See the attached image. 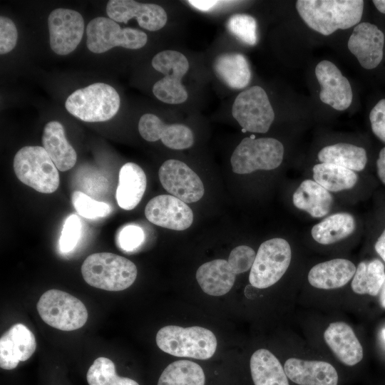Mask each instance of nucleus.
<instances>
[{
  "mask_svg": "<svg viewBox=\"0 0 385 385\" xmlns=\"http://www.w3.org/2000/svg\"><path fill=\"white\" fill-rule=\"evenodd\" d=\"M362 0H298L296 8L306 24L328 36L338 29H347L361 21Z\"/></svg>",
  "mask_w": 385,
  "mask_h": 385,
  "instance_id": "f257e3e1",
  "label": "nucleus"
},
{
  "mask_svg": "<svg viewBox=\"0 0 385 385\" xmlns=\"http://www.w3.org/2000/svg\"><path fill=\"white\" fill-rule=\"evenodd\" d=\"M137 272L133 262L111 252L91 254L81 266L82 276L87 284L107 291L128 288L135 282Z\"/></svg>",
  "mask_w": 385,
  "mask_h": 385,
  "instance_id": "f03ea898",
  "label": "nucleus"
},
{
  "mask_svg": "<svg viewBox=\"0 0 385 385\" xmlns=\"http://www.w3.org/2000/svg\"><path fill=\"white\" fill-rule=\"evenodd\" d=\"M156 344L175 356L207 359L216 351L217 339L212 332L203 327L168 325L158 332Z\"/></svg>",
  "mask_w": 385,
  "mask_h": 385,
  "instance_id": "7ed1b4c3",
  "label": "nucleus"
},
{
  "mask_svg": "<svg viewBox=\"0 0 385 385\" xmlns=\"http://www.w3.org/2000/svg\"><path fill=\"white\" fill-rule=\"evenodd\" d=\"M115 89L104 83H95L78 89L66 99L65 107L74 117L85 122H103L111 119L120 108Z\"/></svg>",
  "mask_w": 385,
  "mask_h": 385,
  "instance_id": "20e7f679",
  "label": "nucleus"
},
{
  "mask_svg": "<svg viewBox=\"0 0 385 385\" xmlns=\"http://www.w3.org/2000/svg\"><path fill=\"white\" fill-rule=\"evenodd\" d=\"M13 165L17 178L37 192L52 193L58 189V169L43 147L21 148L16 153Z\"/></svg>",
  "mask_w": 385,
  "mask_h": 385,
  "instance_id": "39448f33",
  "label": "nucleus"
},
{
  "mask_svg": "<svg viewBox=\"0 0 385 385\" xmlns=\"http://www.w3.org/2000/svg\"><path fill=\"white\" fill-rule=\"evenodd\" d=\"M37 310L43 321L62 331L82 327L88 319L84 304L74 296L58 289L44 292L37 302Z\"/></svg>",
  "mask_w": 385,
  "mask_h": 385,
  "instance_id": "423d86ee",
  "label": "nucleus"
},
{
  "mask_svg": "<svg viewBox=\"0 0 385 385\" xmlns=\"http://www.w3.org/2000/svg\"><path fill=\"white\" fill-rule=\"evenodd\" d=\"M283 156L284 146L277 139L245 138L232 154V170L237 174L273 170L280 165Z\"/></svg>",
  "mask_w": 385,
  "mask_h": 385,
  "instance_id": "0eeeda50",
  "label": "nucleus"
},
{
  "mask_svg": "<svg viewBox=\"0 0 385 385\" xmlns=\"http://www.w3.org/2000/svg\"><path fill=\"white\" fill-rule=\"evenodd\" d=\"M291 258V247L284 239L276 237L262 242L250 269V284L257 289L274 284L287 270Z\"/></svg>",
  "mask_w": 385,
  "mask_h": 385,
  "instance_id": "6e6552de",
  "label": "nucleus"
},
{
  "mask_svg": "<svg viewBox=\"0 0 385 385\" xmlns=\"http://www.w3.org/2000/svg\"><path fill=\"white\" fill-rule=\"evenodd\" d=\"M151 64L154 69L165 76L153 85L154 96L169 104L185 102L188 99V92L181 80L189 69L187 58L178 51L165 50L157 53Z\"/></svg>",
  "mask_w": 385,
  "mask_h": 385,
  "instance_id": "1a4fd4ad",
  "label": "nucleus"
},
{
  "mask_svg": "<svg viewBox=\"0 0 385 385\" xmlns=\"http://www.w3.org/2000/svg\"><path fill=\"white\" fill-rule=\"evenodd\" d=\"M86 35L87 48L95 53H104L115 46L138 49L148 41L145 32L128 27L122 29L117 22L106 17L92 19L86 27Z\"/></svg>",
  "mask_w": 385,
  "mask_h": 385,
  "instance_id": "9d476101",
  "label": "nucleus"
},
{
  "mask_svg": "<svg viewBox=\"0 0 385 385\" xmlns=\"http://www.w3.org/2000/svg\"><path fill=\"white\" fill-rule=\"evenodd\" d=\"M232 114L242 131L265 133L274 119V113L265 90L252 86L237 95Z\"/></svg>",
  "mask_w": 385,
  "mask_h": 385,
  "instance_id": "9b49d317",
  "label": "nucleus"
},
{
  "mask_svg": "<svg viewBox=\"0 0 385 385\" xmlns=\"http://www.w3.org/2000/svg\"><path fill=\"white\" fill-rule=\"evenodd\" d=\"M158 177L166 191L186 203L197 202L204 195L200 177L182 161H165L159 168Z\"/></svg>",
  "mask_w": 385,
  "mask_h": 385,
  "instance_id": "f8f14e48",
  "label": "nucleus"
},
{
  "mask_svg": "<svg viewBox=\"0 0 385 385\" xmlns=\"http://www.w3.org/2000/svg\"><path fill=\"white\" fill-rule=\"evenodd\" d=\"M50 46L58 55L73 51L81 41L84 30L83 19L80 13L58 8L48 17Z\"/></svg>",
  "mask_w": 385,
  "mask_h": 385,
  "instance_id": "ddd939ff",
  "label": "nucleus"
},
{
  "mask_svg": "<svg viewBox=\"0 0 385 385\" xmlns=\"http://www.w3.org/2000/svg\"><path fill=\"white\" fill-rule=\"evenodd\" d=\"M384 44V32L376 24L362 22L354 28L347 46L364 68L372 70L383 61Z\"/></svg>",
  "mask_w": 385,
  "mask_h": 385,
  "instance_id": "4468645a",
  "label": "nucleus"
},
{
  "mask_svg": "<svg viewBox=\"0 0 385 385\" xmlns=\"http://www.w3.org/2000/svg\"><path fill=\"white\" fill-rule=\"evenodd\" d=\"M145 215L148 220L158 226L185 230L193 221V213L186 202L170 195L152 198L146 205Z\"/></svg>",
  "mask_w": 385,
  "mask_h": 385,
  "instance_id": "2eb2a0df",
  "label": "nucleus"
},
{
  "mask_svg": "<svg viewBox=\"0 0 385 385\" xmlns=\"http://www.w3.org/2000/svg\"><path fill=\"white\" fill-rule=\"evenodd\" d=\"M106 13L115 22L127 24L135 18L141 28L150 31L160 30L168 20L167 14L160 6L133 0H111L107 3Z\"/></svg>",
  "mask_w": 385,
  "mask_h": 385,
  "instance_id": "dca6fc26",
  "label": "nucleus"
},
{
  "mask_svg": "<svg viewBox=\"0 0 385 385\" xmlns=\"http://www.w3.org/2000/svg\"><path fill=\"white\" fill-rule=\"evenodd\" d=\"M320 85V100L337 111L347 109L352 102L351 86L346 77L332 62L324 60L315 68Z\"/></svg>",
  "mask_w": 385,
  "mask_h": 385,
  "instance_id": "f3484780",
  "label": "nucleus"
},
{
  "mask_svg": "<svg viewBox=\"0 0 385 385\" xmlns=\"http://www.w3.org/2000/svg\"><path fill=\"white\" fill-rule=\"evenodd\" d=\"M138 131L145 140H161L166 147L174 150L188 148L194 143L193 133L188 126L180 123L167 125L152 113H145L140 117Z\"/></svg>",
  "mask_w": 385,
  "mask_h": 385,
  "instance_id": "a211bd4d",
  "label": "nucleus"
},
{
  "mask_svg": "<svg viewBox=\"0 0 385 385\" xmlns=\"http://www.w3.org/2000/svg\"><path fill=\"white\" fill-rule=\"evenodd\" d=\"M36 342L32 332L23 324L11 327L0 339V366L14 369L19 361L29 359L34 353Z\"/></svg>",
  "mask_w": 385,
  "mask_h": 385,
  "instance_id": "6ab92c4d",
  "label": "nucleus"
},
{
  "mask_svg": "<svg viewBox=\"0 0 385 385\" xmlns=\"http://www.w3.org/2000/svg\"><path fill=\"white\" fill-rule=\"evenodd\" d=\"M284 369L289 381L297 385H338L339 374L330 363L321 360L289 358Z\"/></svg>",
  "mask_w": 385,
  "mask_h": 385,
  "instance_id": "aec40b11",
  "label": "nucleus"
},
{
  "mask_svg": "<svg viewBox=\"0 0 385 385\" xmlns=\"http://www.w3.org/2000/svg\"><path fill=\"white\" fill-rule=\"evenodd\" d=\"M324 339L337 359L344 365L353 366L363 359V347L353 329L346 322L330 323L324 332Z\"/></svg>",
  "mask_w": 385,
  "mask_h": 385,
  "instance_id": "412c9836",
  "label": "nucleus"
},
{
  "mask_svg": "<svg viewBox=\"0 0 385 385\" xmlns=\"http://www.w3.org/2000/svg\"><path fill=\"white\" fill-rule=\"evenodd\" d=\"M356 267L346 259H333L313 266L308 273V282L314 287L334 289L346 285L354 277Z\"/></svg>",
  "mask_w": 385,
  "mask_h": 385,
  "instance_id": "4be33fe9",
  "label": "nucleus"
},
{
  "mask_svg": "<svg viewBox=\"0 0 385 385\" xmlns=\"http://www.w3.org/2000/svg\"><path fill=\"white\" fill-rule=\"evenodd\" d=\"M42 145L58 170L64 172L75 165L77 155L67 140L61 123L53 120L46 124L42 135Z\"/></svg>",
  "mask_w": 385,
  "mask_h": 385,
  "instance_id": "5701e85b",
  "label": "nucleus"
},
{
  "mask_svg": "<svg viewBox=\"0 0 385 385\" xmlns=\"http://www.w3.org/2000/svg\"><path fill=\"white\" fill-rule=\"evenodd\" d=\"M147 180L143 170L134 163H126L119 172L115 198L120 207L134 209L140 202L146 189Z\"/></svg>",
  "mask_w": 385,
  "mask_h": 385,
  "instance_id": "b1692460",
  "label": "nucleus"
},
{
  "mask_svg": "<svg viewBox=\"0 0 385 385\" xmlns=\"http://www.w3.org/2000/svg\"><path fill=\"white\" fill-rule=\"evenodd\" d=\"M236 275L227 260L218 259L202 265L197 270L196 279L206 294L222 296L232 289Z\"/></svg>",
  "mask_w": 385,
  "mask_h": 385,
  "instance_id": "393cba45",
  "label": "nucleus"
},
{
  "mask_svg": "<svg viewBox=\"0 0 385 385\" xmlns=\"http://www.w3.org/2000/svg\"><path fill=\"white\" fill-rule=\"evenodd\" d=\"M296 207L314 217H322L331 210L333 197L330 192L314 180H304L293 194Z\"/></svg>",
  "mask_w": 385,
  "mask_h": 385,
  "instance_id": "a878e982",
  "label": "nucleus"
},
{
  "mask_svg": "<svg viewBox=\"0 0 385 385\" xmlns=\"http://www.w3.org/2000/svg\"><path fill=\"white\" fill-rule=\"evenodd\" d=\"M250 367L254 385H290L284 366L266 349H257L252 354Z\"/></svg>",
  "mask_w": 385,
  "mask_h": 385,
  "instance_id": "bb28decb",
  "label": "nucleus"
},
{
  "mask_svg": "<svg viewBox=\"0 0 385 385\" xmlns=\"http://www.w3.org/2000/svg\"><path fill=\"white\" fill-rule=\"evenodd\" d=\"M214 70L217 77L234 89L245 88L251 80V70L247 58L240 53H223L216 57Z\"/></svg>",
  "mask_w": 385,
  "mask_h": 385,
  "instance_id": "cd10ccee",
  "label": "nucleus"
},
{
  "mask_svg": "<svg viewBox=\"0 0 385 385\" xmlns=\"http://www.w3.org/2000/svg\"><path fill=\"white\" fill-rule=\"evenodd\" d=\"M322 163L337 165L352 171H361L367 163L366 150L349 143H337L323 148L318 153Z\"/></svg>",
  "mask_w": 385,
  "mask_h": 385,
  "instance_id": "c85d7f7f",
  "label": "nucleus"
},
{
  "mask_svg": "<svg viewBox=\"0 0 385 385\" xmlns=\"http://www.w3.org/2000/svg\"><path fill=\"white\" fill-rule=\"evenodd\" d=\"M355 229L353 216L346 212H339L328 216L313 226L312 236L321 245H330L350 235Z\"/></svg>",
  "mask_w": 385,
  "mask_h": 385,
  "instance_id": "c756f323",
  "label": "nucleus"
},
{
  "mask_svg": "<svg viewBox=\"0 0 385 385\" xmlns=\"http://www.w3.org/2000/svg\"><path fill=\"white\" fill-rule=\"evenodd\" d=\"M385 281V267L378 259L361 262L352 278L351 287L358 294L377 296Z\"/></svg>",
  "mask_w": 385,
  "mask_h": 385,
  "instance_id": "7c9ffc66",
  "label": "nucleus"
},
{
  "mask_svg": "<svg viewBox=\"0 0 385 385\" xmlns=\"http://www.w3.org/2000/svg\"><path fill=\"white\" fill-rule=\"evenodd\" d=\"M312 171L314 181L329 192L351 189L358 180L354 171L330 163L317 164Z\"/></svg>",
  "mask_w": 385,
  "mask_h": 385,
  "instance_id": "2f4dec72",
  "label": "nucleus"
},
{
  "mask_svg": "<svg viewBox=\"0 0 385 385\" xmlns=\"http://www.w3.org/2000/svg\"><path fill=\"white\" fill-rule=\"evenodd\" d=\"M158 385H205V374L199 364L178 360L163 370Z\"/></svg>",
  "mask_w": 385,
  "mask_h": 385,
  "instance_id": "473e14b6",
  "label": "nucleus"
},
{
  "mask_svg": "<svg viewBox=\"0 0 385 385\" xmlns=\"http://www.w3.org/2000/svg\"><path fill=\"white\" fill-rule=\"evenodd\" d=\"M228 31L241 42L255 46L257 42V21L254 17L245 14L231 16L227 22Z\"/></svg>",
  "mask_w": 385,
  "mask_h": 385,
  "instance_id": "72a5a7b5",
  "label": "nucleus"
},
{
  "mask_svg": "<svg viewBox=\"0 0 385 385\" xmlns=\"http://www.w3.org/2000/svg\"><path fill=\"white\" fill-rule=\"evenodd\" d=\"M71 202L78 214L88 219L106 217L112 210L108 203L96 200L81 191L73 192Z\"/></svg>",
  "mask_w": 385,
  "mask_h": 385,
  "instance_id": "f704fd0d",
  "label": "nucleus"
},
{
  "mask_svg": "<svg viewBox=\"0 0 385 385\" xmlns=\"http://www.w3.org/2000/svg\"><path fill=\"white\" fill-rule=\"evenodd\" d=\"M114 363L106 357H98L88 370L86 379L89 385H109L116 375Z\"/></svg>",
  "mask_w": 385,
  "mask_h": 385,
  "instance_id": "c9c22d12",
  "label": "nucleus"
},
{
  "mask_svg": "<svg viewBox=\"0 0 385 385\" xmlns=\"http://www.w3.org/2000/svg\"><path fill=\"white\" fill-rule=\"evenodd\" d=\"M81 229V220L76 215H71L67 217L59 240L61 252L66 253L74 249L80 239Z\"/></svg>",
  "mask_w": 385,
  "mask_h": 385,
  "instance_id": "e433bc0d",
  "label": "nucleus"
},
{
  "mask_svg": "<svg viewBox=\"0 0 385 385\" xmlns=\"http://www.w3.org/2000/svg\"><path fill=\"white\" fill-rule=\"evenodd\" d=\"M145 233L136 225H127L122 227L116 236V244L125 252H131L138 248L143 242Z\"/></svg>",
  "mask_w": 385,
  "mask_h": 385,
  "instance_id": "4c0bfd02",
  "label": "nucleus"
},
{
  "mask_svg": "<svg viewBox=\"0 0 385 385\" xmlns=\"http://www.w3.org/2000/svg\"><path fill=\"white\" fill-rule=\"evenodd\" d=\"M255 256L252 248L247 245H240L231 251L227 262L234 272L239 274L251 269Z\"/></svg>",
  "mask_w": 385,
  "mask_h": 385,
  "instance_id": "58836bf2",
  "label": "nucleus"
},
{
  "mask_svg": "<svg viewBox=\"0 0 385 385\" xmlns=\"http://www.w3.org/2000/svg\"><path fill=\"white\" fill-rule=\"evenodd\" d=\"M18 32L13 21L6 16H0V53L5 54L14 48Z\"/></svg>",
  "mask_w": 385,
  "mask_h": 385,
  "instance_id": "ea45409f",
  "label": "nucleus"
},
{
  "mask_svg": "<svg viewBox=\"0 0 385 385\" xmlns=\"http://www.w3.org/2000/svg\"><path fill=\"white\" fill-rule=\"evenodd\" d=\"M371 128L374 135L385 143V98H381L369 113Z\"/></svg>",
  "mask_w": 385,
  "mask_h": 385,
  "instance_id": "a19ab883",
  "label": "nucleus"
},
{
  "mask_svg": "<svg viewBox=\"0 0 385 385\" xmlns=\"http://www.w3.org/2000/svg\"><path fill=\"white\" fill-rule=\"evenodd\" d=\"M188 2L193 7L196 8L197 9H199L200 11H209L210 9L214 8L215 6L220 4V3H222L223 1H199V0H190L188 1Z\"/></svg>",
  "mask_w": 385,
  "mask_h": 385,
  "instance_id": "79ce46f5",
  "label": "nucleus"
},
{
  "mask_svg": "<svg viewBox=\"0 0 385 385\" xmlns=\"http://www.w3.org/2000/svg\"><path fill=\"white\" fill-rule=\"evenodd\" d=\"M376 170L380 180L385 185V147L379 151L376 160Z\"/></svg>",
  "mask_w": 385,
  "mask_h": 385,
  "instance_id": "37998d69",
  "label": "nucleus"
},
{
  "mask_svg": "<svg viewBox=\"0 0 385 385\" xmlns=\"http://www.w3.org/2000/svg\"><path fill=\"white\" fill-rule=\"evenodd\" d=\"M374 248L377 254L385 262V229L377 239Z\"/></svg>",
  "mask_w": 385,
  "mask_h": 385,
  "instance_id": "c03bdc74",
  "label": "nucleus"
},
{
  "mask_svg": "<svg viewBox=\"0 0 385 385\" xmlns=\"http://www.w3.org/2000/svg\"><path fill=\"white\" fill-rule=\"evenodd\" d=\"M109 385H139L135 381L128 378L120 377L116 374L111 381Z\"/></svg>",
  "mask_w": 385,
  "mask_h": 385,
  "instance_id": "a18cd8bd",
  "label": "nucleus"
},
{
  "mask_svg": "<svg viewBox=\"0 0 385 385\" xmlns=\"http://www.w3.org/2000/svg\"><path fill=\"white\" fill-rule=\"evenodd\" d=\"M372 3L379 12L385 14V0H374Z\"/></svg>",
  "mask_w": 385,
  "mask_h": 385,
  "instance_id": "49530a36",
  "label": "nucleus"
},
{
  "mask_svg": "<svg viewBox=\"0 0 385 385\" xmlns=\"http://www.w3.org/2000/svg\"><path fill=\"white\" fill-rule=\"evenodd\" d=\"M379 293V304L382 308L385 309V281Z\"/></svg>",
  "mask_w": 385,
  "mask_h": 385,
  "instance_id": "de8ad7c7",
  "label": "nucleus"
},
{
  "mask_svg": "<svg viewBox=\"0 0 385 385\" xmlns=\"http://www.w3.org/2000/svg\"><path fill=\"white\" fill-rule=\"evenodd\" d=\"M381 334H382L383 339L385 341V328L382 329Z\"/></svg>",
  "mask_w": 385,
  "mask_h": 385,
  "instance_id": "09e8293b",
  "label": "nucleus"
}]
</instances>
